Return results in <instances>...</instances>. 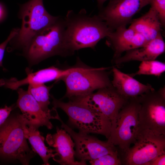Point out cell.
I'll use <instances>...</instances> for the list:
<instances>
[{"mask_svg": "<svg viewBox=\"0 0 165 165\" xmlns=\"http://www.w3.org/2000/svg\"><path fill=\"white\" fill-rule=\"evenodd\" d=\"M27 125L22 114L9 116L0 127V158L28 165L35 153L31 150L24 132Z\"/></svg>", "mask_w": 165, "mask_h": 165, "instance_id": "3957f363", "label": "cell"}, {"mask_svg": "<svg viewBox=\"0 0 165 165\" xmlns=\"http://www.w3.org/2000/svg\"><path fill=\"white\" fill-rule=\"evenodd\" d=\"M139 96L129 98L120 110L108 138V142L118 147L123 155L136 140L140 107Z\"/></svg>", "mask_w": 165, "mask_h": 165, "instance_id": "52a82bcc", "label": "cell"}, {"mask_svg": "<svg viewBox=\"0 0 165 165\" xmlns=\"http://www.w3.org/2000/svg\"><path fill=\"white\" fill-rule=\"evenodd\" d=\"M57 120L73 140L75 149V157L80 161L94 160L118 151L116 146L108 141H101L89 134L76 132L65 124L60 116Z\"/></svg>", "mask_w": 165, "mask_h": 165, "instance_id": "8fae6325", "label": "cell"}, {"mask_svg": "<svg viewBox=\"0 0 165 165\" xmlns=\"http://www.w3.org/2000/svg\"><path fill=\"white\" fill-rule=\"evenodd\" d=\"M165 152L158 156L152 160L149 165H165Z\"/></svg>", "mask_w": 165, "mask_h": 165, "instance_id": "4316f807", "label": "cell"}, {"mask_svg": "<svg viewBox=\"0 0 165 165\" xmlns=\"http://www.w3.org/2000/svg\"><path fill=\"white\" fill-rule=\"evenodd\" d=\"M77 67L62 69L54 66L33 72L29 68L26 69L27 76L21 80L15 78L6 79L4 82L6 88L16 90L21 86L32 84H44L53 81L60 80L64 76L75 70Z\"/></svg>", "mask_w": 165, "mask_h": 165, "instance_id": "2e32d148", "label": "cell"}, {"mask_svg": "<svg viewBox=\"0 0 165 165\" xmlns=\"http://www.w3.org/2000/svg\"><path fill=\"white\" fill-rule=\"evenodd\" d=\"M16 90L18 98L16 105L21 112L27 125L37 129L43 126L51 129L53 126L50 120H57L59 116L56 108L53 107L50 112H45L28 90L20 87Z\"/></svg>", "mask_w": 165, "mask_h": 165, "instance_id": "4fadbf2b", "label": "cell"}, {"mask_svg": "<svg viewBox=\"0 0 165 165\" xmlns=\"http://www.w3.org/2000/svg\"><path fill=\"white\" fill-rule=\"evenodd\" d=\"M106 38L107 45L114 51L112 60L122 56L124 52L141 47L148 42L142 35L130 27H118Z\"/></svg>", "mask_w": 165, "mask_h": 165, "instance_id": "9a60e30c", "label": "cell"}, {"mask_svg": "<svg viewBox=\"0 0 165 165\" xmlns=\"http://www.w3.org/2000/svg\"><path fill=\"white\" fill-rule=\"evenodd\" d=\"M19 29L16 28L12 30L7 39L0 44V67L2 66V60L4 57L5 50L9 42L17 35Z\"/></svg>", "mask_w": 165, "mask_h": 165, "instance_id": "d4e9b609", "label": "cell"}, {"mask_svg": "<svg viewBox=\"0 0 165 165\" xmlns=\"http://www.w3.org/2000/svg\"><path fill=\"white\" fill-rule=\"evenodd\" d=\"M92 165H120L122 164L118 151L89 161Z\"/></svg>", "mask_w": 165, "mask_h": 165, "instance_id": "603a6c76", "label": "cell"}, {"mask_svg": "<svg viewBox=\"0 0 165 165\" xmlns=\"http://www.w3.org/2000/svg\"><path fill=\"white\" fill-rule=\"evenodd\" d=\"M165 50V43L161 33L145 45L126 51L124 55L112 61L117 65L131 61L154 60L163 53Z\"/></svg>", "mask_w": 165, "mask_h": 165, "instance_id": "e0dca14e", "label": "cell"}, {"mask_svg": "<svg viewBox=\"0 0 165 165\" xmlns=\"http://www.w3.org/2000/svg\"><path fill=\"white\" fill-rule=\"evenodd\" d=\"M19 14L21 26L14 38L16 45L24 50L36 34L54 23L59 17L51 15L47 11L43 0H30L22 5Z\"/></svg>", "mask_w": 165, "mask_h": 165, "instance_id": "ba28073f", "label": "cell"}, {"mask_svg": "<svg viewBox=\"0 0 165 165\" xmlns=\"http://www.w3.org/2000/svg\"><path fill=\"white\" fill-rule=\"evenodd\" d=\"M64 18L59 16L53 24L36 34L24 50L31 66L54 56L67 57L73 53L65 38Z\"/></svg>", "mask_w": 165, "mask_h": 165, "instance_id": "7a4b0ae2", "label": "cell"}, {"mask_svg": "<svg viewBox=\"0 0 165 165\" xmlns=\"http://www.w3.org/2000/svg\"><path fill=\"white\" fill-rule=\"evenodd\" d=\"M24 135L31 144L32 150L38 154L43 162V165H49V160L53 156L54 150L47 147L44 143L45 138L38 129L26 125L24 127Z\"/></svg>", "mask_w": 165, "mask_h": 165, "instance_id": "ffe728a7", "label": "cell"}, {"mask_svg": "<svg viewBox=\"0 0 165 165\" xmlns=\"http://www.w3.org/2000/svg\"><path fill=\"white\" fill-rule=\"evenodd\" d=\"M129 27L148 42L161 33L162 26L156 12L151 7L146 13L132 21Z\"/></svg>", "mask_w": 165, "mask_h": 165, "instance_id": "d6986e66", "label": "cell"}, {"mask_svg": "<svg viewBox=\"0 0 165 165\" xmlns=\"http://www.w3.org/2000/svg\"><path fill=\"white\" fill-rule=\"evenodd\" d=\"M138 134L165 136V87L150 90L138 97Z\"/></svg>", "mask_w": 165, "mask_h": 165, "instance_id": "5b68a950", "label": "cell"}, {"mask_svg": "<svg viewBox=\"0 0 165 165\" xmlns=\"http://www.w3.org/2000/svg\"><path fill=\"white\" fill-rule=\"evenodd\" d=\"M134 144L123 155L122 164L149 165L157 156L165 152V136L138 134Z\"/></svg>", "mask_w": 165, "mask_h": 165, "instance_id": "30bf717a", "label": "cell"}, {"mask_svg": "<svg viewBox=\"0 0 165 165\" xmlns=\"http://www.w3.org/2000/svg\"><path fill=\"white\" fill-rule=\"evenodd\" d=\"M64 18L65 41L74 53L82 49L94 48L113 31L98 15H88L84 9L77 13L68 11Z\"/></svg>", "mask_w": 165, "mask_h": 165, "instance_id": "6da1fadb", "label": "cell"}, {"mask_svg": "<svg viewBox=\"0 0 165 165\" xmlns=\"http://www.w3.org/2000/svg\"><path fill=\"white\" fill-rule=\"evenodd\" d=\"M129 98L120 94L112 86L99 89L95 92L69 99L87 106L101 114L115 124L120 110Z\"/></svg>", "mask_w": 165, "mask_h": 165, "instance_id": "9c48e42d", "label": "cell"}, {"mask_svg": "<svg viewBox=\"0 0 165 165\" xmlns=\"http://www.w3.org/2000/svg\"><path fill=\"white\" fill-rule=\"evenodd\" d=\"M151 0H111L100 9L98 16L113 30L126 26L133 16Z\"/></svg>", "mask_w": 165, "mask_h": 165, "instance_id": "7c38bea8", "label": "cell"}, {"mask_svg": "<svg viewBox=\"0 0 165 165\" xmlns=\"http://www.w3.org/2000/svg\"><path fill=\"white\" fill-rule=\"evenodd\" d=\"M156 12L162 27L165 24V0H151L150 4Z\"/></svg>", "mask_w": 165, "mask_h": 165, "instance_id": "cb8c5ba5", "label": "cell"}, {"mask_svg": "<svg viewBox=\"0 0 165 165\" xmlns=\"http://www.w3.org/2000/svg\"><path fill=\"white\" fill-rule=\"evenodd\" d=\"M107 0L110 1L111 0H97V7L100 9H101L103 7L104 3Z\"/></svg>", "mask_w": 165, "mask_h": 165, "instance_id": "83f0119b", "label": "cell"}, {"mask_svg": "<svg viewBox=\"0 0 165 165\" xmlns=\"http://www.w3.org/2000/svg\"><path fill=\"white\" fill-rule=\"evenodd\" d=\"M165 71V64L159 61L151 60L141 61L138 70L129 74L132 77L138 75H153L159 76Z\"/></svg>", "mask_w": 165, "mask_h": 165, "instance_id": "7402d4cb", "label": "cell"}, {"mask_svg": "<svg viewBox=\"0 0 165 165\" xmlns=\"http://www.w3.org/2000/svg\"><path fill=\"white\" fill-rule=\"evenodd\" d=\"M13 108V105L8 106L5 105L0 108V127L9 116Z\"/></svg>", "mask_w": 165, "mask_h": 165, "instance_id": "484cf974", "label": "cell"}, {"mask_svg": "<svg viewBox=\"0 0 165 165\" xmlns=\"http://www.w3.org/2000/svg\"><path fill=\"white\" fill-rule=\"evenodd\" d=\"M53 107L59 108L68 116V123L77 129L79 132L101 134L107 139L111 131L110 121L101 114L76 101L69 99L64 102L50 96Z\"/></svg>", "mask_w": 165, "mask_h": 165, "instance_id": "277c9868", "label": "cell"}, {"mask_svg": "<svg viewBox=\"0 0 165 165\" xmlns=\"http://www.w3.org/2000/svg\"><path fill=\"white\" fill-rule=\"evenodd\" d=\"M112 86L120 94L127 98L136 97L155 90L151 85L143 84L116 67H112Z\"/></svg>", "mask_w": 165, "mask_h": 165, "instance_id": "ac0fdd59", "label": "cell"}, {"mask_svg": "<svg viewBox=\"0 0 165 165\" xmlns=\"http://www.w3.org/2000/svg\"><path fill=\"white\" fill-rule=\"evenodd\" d=\"M3 13V9L1 5L0 4V19H1Z\"/></svg>", "mask_w": 165, "mask_h": 165, "instance_id": "f1b7e54d", "label": "cell"}, {"mask_svg": "<svg viewBox=\"0 0 165 165\" xmlns=\"http://www.w3.org/2000/svg\"><path fill=\"white\" fill-rule=\"evenodd\" d=\"M53 85L47 86L45 84H32L28 85V90L38 103L42 110L46 112H50L49 108L50 105V91Z\"/></svg>", "mask_w": 165, "mask_h": 165, "instance_id": "44dd1931", "label": "cell"}, {"mask_svg": "<svg viewBox=\"0 0 165 165\" xmlns=\"http://www.w3.org/2000/svg\"><path fill=\"white\" fill-rule=\"evenodd\" d=\"M108 68L78 66L60 80L64 82L66 87L62 98L85 96L99 89L112 86L107 71Z\"/></svg>", "mask_w": 165, "mask_h": 165, "instance_id": "8992f818", "label": "cell"}, {"mask_svg": "<svg viewBox=\"0 0 165 165\" xmlns=\"http://www.w3.org/2000/svg\"><path fill=\"white\" fill-rule=\"evenodd\" d=\"M46 141L54 150L53 160L62 165H86V161L75 160V143L69 134L64 129L56 127V132L48 134Z\"/></svg>", "mask_w": 165, "mask_h": 165, "instance_id": "5bb4252c", "label": "cell"}]
</instances>
